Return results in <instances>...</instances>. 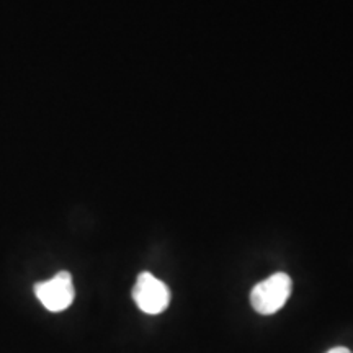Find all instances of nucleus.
Listing matches in <instances>:
<instances>
[{
    "mask_svg": "<svg viewBox=\"0 0 353 353\" xmlns=\"http://www.w3.org/2000/svg\"><path fill=\"white\" fill-rule=\"evenodd\" d=\"M132 298L141 311L145 314H161L170 303V291L164 281L152 273L143 272L132 288Z\"/></svg>",
    "mask_w": 353,
    "mask_h": 353,
    "instance_id": "obj_2",
    "label": "nucleus"
},
{
    "mask_svg": "<svg viewBox=\"0 0 353 353\" xmlns=\"http://www.w3.org/2000/svg\"><path fill=\"white\" fill-rule=\"evenodd\" d=\"M291 290H293V281L286 273H273L267 280L255 285L252 293H250V304L259 314H275L288 301Z\"/></svg>",
    "mask_w": 353,
    "mask_h": 353,
    "instance_id": "obj_1",
    "label": "nucleus"
},
{
    "mask_svg": "<svg viewBox=\"0 0 353 353\" xmlns=\"http://www.w3.org/2000/svg\"><path fill=\"white\" fill-rule=\"evenodd\" d=\"M327 353H352V352L345 347H335V348H330Z\"/></svg>",
    "mask_w": 353,
    "mask_h": 353,
    "instance_id": "obj_4",
    "label": "nucleus"
},
{
    "mask_svg": "<svg viewBox=\"0 0 353 353\" xmlns=\"http://www.w3.org/2000/svg\"><path fill=\"white\" fill-rule=\"evenodd\" d=\"M34 294L48 311L61 312L68 309L76 298L72 276L69 272H59L50 280L34 285Z\"/></svg>",
    "mask_w": 353,
    "mask_h": 353,
    "instance_id": "obj_3",
    "label": "nucleus"
}]
</instances>
